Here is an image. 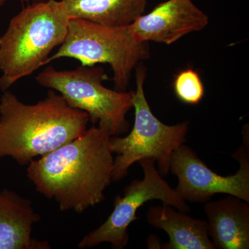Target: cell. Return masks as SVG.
<instances>
[{"label": "cell", "mask_w": 249, "mask_h": 249, "mask_svg": "<svg viewBox=\"0 0 249 249\" xmlns=\"http://www.w3.org/2000/svg\"><path fill=\"white\" fill-rule=\"evenodd\" d=\"M146 69L139 64L136 68L134 91V123L126 137H110V148L114 159L112 181H120L128 175L129 168L144 159L157 162L159 172L166 176L170 171V160L174 150L186 142L188 123L168 125L154 115L144 92Z\"/></svg>", "instance_id": "obj_6"}, {"label": "cell", "mask_w": 249, "mask_h": 249, "mask_svg": "<svg viewBox=\"0 0 249 249\" xmlns=\"http://www.w3.org/2000/svg\"><path fill=\"white\" fill-rule=\"evenodd\" d=\"M70 19L127 27L145 12L146 0H61Z\"/></svg>", "instance_id": "obj_13"}, {"label": "cell", "mask_w": 249, "mask_h": 249, "mask_svg": "<svg viewBox=\"0 0 249 249\" xmlns=\"http://www.w3.org/2000/svg\"><path fill=\"white\" fill-rule=\"evenodd\" d=\"M70 19L56 0L34 3L11 19L0 37L1 91L45 66L52 51L65 40Z\"/></svg>", "instance_id": "obj_3"}, {"label": "cell", "mask_w": 249, "mask_h": 249, "mask_svg": "<svg viewBox=\"0 0 249 249\" xmlns=\"http://www.w3.org/2000/svg\"><path fill=\"white\" fill-rule=\"evenodd\" d=\"M209 234L214 248L249 249V202L229 196L204 206Z\"/></svg>", "instance_id": "obj_10"}, {"label": "cell", "mask_w": 249, "mask_h": 249, "mask_svg": "<svg viewBox=\"0 0 249 249\" xmlns=\"http://www.w3.org/2000/svg\"><path fill=\"white\" fill-rule=\"evenodd\" d=\"M41 219L29 199L9 190L0 191V249H48L47 241L32 238Z\"/></svg>", "instance_id": "obj_11"}, {"label": "cell", "mask_w": 249, "mask_h": 249, "mask_svg": "<svg viewBox=\"0 0 249 249\" xmlns=\"http://www.w3.org/2000/svg\"><path fill=\"white\" fill-rule=\"evenodd\" d=\"M0 98V159L10 157L29 165L84 133L89 124L85 111L71 107L50 89L34 105L21 102L11 91Z\"/></svg>", "instance_id": "obj_2"}, {"label": "cell", "mask_w": 249, "mask_h": 249, "mask_svg": "<svg viewBox=\"0 0 249 249\" xmlns=\"http://www.w3.org/2000/svg\"><path fill=\"white\" fill-rule=\"evenodd\" d=\"M208 24L209 17L191 0H168L139 16L128 29L137 43L152 41L171 45Z\"/></svg>", "instance_id": "obj_9"}, {"label": "cell", "mask_w": 249, "mask_h": 249, "mask_svg": "<svg viewBox=\"0 0 249 249\" xmlns=\"http://www.w3.org/2000/svg\"><path fill=\"white\" fill-rule=\"evenodd\" d=\"M110 136L93 124L72 142L33 160L27 177L61 211L82 213L105 199L112 181Z\"/></svg>", "instance_id": "obj_1"}, {"label": "cell", "mask_w": 249, "mask_h": 249, "mask_svg": "<svg viewBox=\"0 0 249 249\" xmlns=\"http://www.w3.org/2000/svg\"><path fill=\"white\" fill-rule=\"evenodd\" d=\"M139 163L143 170V179L134 180L124 188V196H116L114 210L107 220L85 235L78 248H91L105 242L110 243L113 249L124 248L129 241V226L139 219L137 211L148 201L159 199L178 211L189 212L186 201L162 178L155 160L144 159Z\"/></svg>", "instance_id": "obj_7"}, {"label": "cell", "mask_w": 249, "mask_h": 249, "mask_svg": "<svg viewBox=\"0 0 249 249\" xmlns=\"http://www.w3.org/2000/svg\"><path fill=\"white\" fill-rule=\"evenodd\" d=\"M6 1L7 0H0V6H2ZM19 1H21V2H30V1L37 2V1H44V0H19Z\"/></svg>", "instance_id": "obj_15"}, {"label": "cell", "mask_w": 249, "mask_h": 249, "mask_svg": "<svg viewBox=\"0 0 249 249\" xmlns=\"http://www.w3.org/2000/svg\"><path fill=\"white\" fill-rule=\"evenodd\" d=\"M173 86L177 97L186 104H198L204 97V85L199 74L192 69L178 73L175 76Z\"/></svg>", "instance_id": "obj_14"}, {"label": "cell", "mask_w": 249, "mask_h": 249, "mask_svg": "<svg viewBox=\"0 0 249 249\" xmlns=\"http://www.w3.org/2000/svg\"><path fill=\"white\" fill-rule=\"evenodd\" d=\"M249 145L244 135L242 146L232 157L240 163L232 175L221 176L210 169L191 147L182 144L174 150L170 170L178 178L175 191L185 201L206 203L216 194L235 196L249 203Z\"/></svg>", "instance_id": "obj_8"}, {"label": "cell", "mask_w": 249, "mask_h": 249, "mask_svg": "<svg viewBox=\"0 0 249 249\" xmlns=\"http://www.w3.org/2000/svg\"><path fill=\"white\" fill-rule=\"evenodd\" d=\"M146 218L150 225L164 231L169 237V242L160 249H215L209 237L207 221L191 217L165 203L150 206Z\"/></svg>", "instance_id": "obj_12"}, {"label": "cell", "mask_w": 249, "mask_h": 249, "mask_svg": "<svg viewBox=\"0 0 249 249\" xmlns=\"http://www.w3.org/2000/svg\"><path fill=\"white\" fill-rule=\"evenodd\" d=\"M36 81L44 88L58 91L71 107L86 112L89 122L110 137L129 131L126 119L133 108L134 91L108 89L103 85L108 80L100 66H83L59 71L49 66L40 72Z\"/></svg>", "instance_id": "obj_4"}, {"label": "cell", "mask_w": 249, "mask_h": 249, "mask_svg": "<svg viewBox=\"0 0 249 249\" xmlns=\"http://www.w3.org/2000/svg\"><path fill=\"white\" fill-rule=\"evenodd\" d=\"M149 42L137 43L127 27H108L73 18L65 40L45 65L62 58H74L83 66L109 64L118 91H126L132 72L150 57Z\"/></svg>", "instance_id": "obj_5"}]
</instances>
